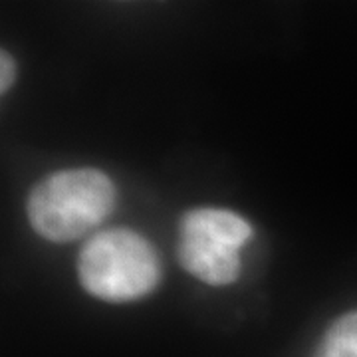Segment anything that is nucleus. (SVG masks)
<instances>
[{"instance_id": "20e7f679", "label": "nucleus", "mask_w": 357, "mask_h": 357, "mask_svg": "<svg viewBox=\"0 0 357 357\" xmlns=\"http://www.w3.org/2000/svg\"><path fill=\"white\" fill-rule=\"evenodd\" d=\"M181 227L185 229L201 230L204 234H211L222 243H229L236 248H243L252 236V227L238 217L236 213L222 211V208H197L187 213Z\"/></svg>"}, {"instance_id": "f03ea898", "label": "nucleus", "mask_w": 357, "mask_h": 357, "mask_svg": "<svg viewBox=\"0 0 357 357\" xmlns=\"http://www.w3.org/2000/svg\"><path fill=\"white\" fill-rule=\"evenodd\" d=\"M77 274L93 298L123 304L153 292L161 280V260L141 234L109 229L93 234L82 248Z\"/></svg>"}, {"instance_id": "f257e3e1", "label": "nucleus", "mask_w": 357, "mask_h": 357, "mask_svg": "<svg viewBox=\"0 0 357 357\" xmlns=\"http://www.w3.org/2000/svg\"><path fill=\"white\" fill-rule=\"evenodd\" d=\"M115 199L114 181L100 169H64L42 178L32 189L26 213L42 238L72 243L112 215Z\"/></svg>"}, {"instance_id": "423d86ee", "label": "nucleus", "mask_w": 357, "mask_h": 357, "mask_svg": "<svg viewBox=\"0 0 357 357\" xmlns=\"http://www.w3.org/2000/svg\"><path fill=\"white\" fill-rule=\"evenodd\" d=\"M14 77H16V62L6 50L0 54V91L6 93L13 88Z\"/></svg>"}, {"instance_id": "39448f33", "label": "nucleus", "mask_w": 357, "mask_h": 357, "mask_svg": "<svg viewBox=\"0 0 357 357\" xmlns=\"http://www.w3.org/2000/svg\"><path fill=\"white\" fill-rule=\"evenodd\" d=\"M316 357H357V310L333 321L319 342Z\"/></svg>"}, {"instance_id": "7ed1b4c3", "label": "nucleus", "mask_w": 357, "mask_h": 357, "mask_svg": "<svg viewBox=\"0 0 357 357\" xmlns=\"http://www.w3.org/2000/svg\"><path fill=\"white\" fill-rule=\"evenodd\" d=\"M178 262L195 278L211 286L232 284L238 280L243 270L241 248L185 227H181Z\"/></svg>"}]
</instances>
